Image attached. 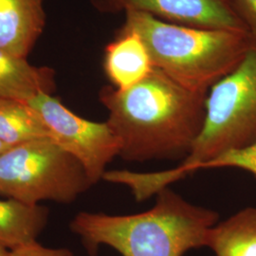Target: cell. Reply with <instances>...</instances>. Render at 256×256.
Here are the masks:
<instances>
[{"label":"cell","instance_id":"obj_11","mask_svg":"<svg viewBox=\"0 0 256 256\" xmlns=\"http://www.w3.org/2000/svg\"><path fill=\"white\" fill-rule=\"evenodd\" d=\"M48 212L38 204L0 200V244L10 250L36 242Z\"/></svg>","mask_w":256,"mask_h":256},{"label":"cell","instance_id":"obj_12","mask_svg":"<svg viewBox=\"0 0 256 256\" xmlns=\"http://www.w3.org/2000/svg\"><path fill=\"white\" fill-rule=\"evenodd\" d=\"M206 247L216 256H256V208L248 207L218 221Z\"/></svg>","mask_w":256,"mask_h":256},{"label":"cell","instance_id":"obj_14","mask_svg":"<svg viewBox=\"0 0 256 256\" xmlns=\"http://www.w3.org/2000/svg\"><path fill=\"white\" fill-rule=\"evenodd\" d=\"M214 168H236L247 171L256 176V142L218 156L200 165L196 172Z\"/></svg>","mask_w":256,"mask_h":256},{"label":"cell","instance_id":"obj_6","mask_svg":"<svg viewBox=\"0 0 256 256\" xmlns=\"http://www.w3.org/2000/svg\"><path fill=\"white\" fill-rule=\"evenodd\" d=\"M28 104L44 122L55 142L82 165L90 183L102 180L106 168L120 154L119 142L108 122L84 119L52 94H39Z\"/></svg>","mask_w":256,"mask_h":256},{"label":"cell","instance_id":"obj_15","mask_svg":"<svg viewBox=\"0 0 256 256\" xmlns=\"http://www.w3.org/2000/svg\"><path fill=\"white\" fill-rule=\"evenodd\" d=\"M238 18L246 28L252 45L256 46V0H230Z\"/></svg>","mask_w":256,"mask_h":256},{"label":"cell","instance_id":"obj_16","mask_svg":"<svg viewBox=\"0 0 256 256\" xmlns=\"http://www.w3.org/2000/svg\"><path fill=\"white\" fill-rule=\"evenodd\" d=\"M10 256H74L66 248H50L34 242L10 250Z\"/></svg>","mask_w":256,"mask_h":256},{"label":"cell","instance_id":"obj_10","mask_svg":"<svg viewBox=\"0 0 256 256\" xmlns=\"http://www.w3.org/2000/svg\"><path fill=\"white\" fill-rule=\"evenodd\" d=\"M54 72L30 64L27 58L0 50V98L28 102L39 94H52Z\"/></svg>","mask_w":256,"mask_h":256},{"label":"cell","instance_id":"obj_18","mask_svg":"<svg viewBox=\"0 0 256 256\" xmlns=\"http://www.w3.org/2000/svg\"><path fill=\"white\" fill-rule=\"evenodd\" d=\"M8 148H10V146H6V144H4L2 142H0V155H1L4 151H6Z\"/></svg>","mask_w":256,"mask_h":256},{"label":"cell","instance_id":"obj_13","mask_svg":"<svg viewBox=\"0 0 256 256\" xmlns=\"http://www.w3.org/2000/svg\"><path fill=\"white\" fill-rule=\"evenodd\" d=\"M43 138L50 132L28 102L0 98V142L12 147Z\"/></svg>","mask_w":256,"mask_h":256},{"label":"cell","instance_id":"obj_3","mask_svg":"<svg viewBox=\"0 0 256 256\" xmlns=\"http://www.w3.org/2000/svg\"><path fill=\"white\" fill-rule=\"evenodd\" d=\"M256 142V46L238 66L210 88L202 132L178 167L154 173L114 170L112 183L128 187L140 202L196 172L200 165L230 150Z\"/></svg>","mask_w":256,"mask_h":256},{"label":"cell","instance_id":"obj_9","mask_svg":"<svg viewBox=\"0 0 256 256\" xmlns=\"http://www.w3.org/2000/svg\"><path fill=\"white\" fill-rule=\"evenodd\" d=\"M104 68L111 86L124 90L144 80L155 66L142 37L133 30L120 28L106 48Z\"/></svg>","mask_w":256,"mask_h":256},{"label":"cell","instance_id":"obj_17","mask_svg":"<svg viewBox=\"0 0 256 256\" xmlns=\"http://www.w3.org/2000/svg\"><path fill=\"white\" fill-rule=\"evenodd\" d=\"M0 256H10V250L0 244Z\"/></svg>","mask_w":256,"mask_h":256},{"label":"cell","instance_id":"obj_2","mask_svg":"<svg viewBox=\"0 0 256 256\" xmlns=\"http://www.w3.org/2000/svg\"><path fill=\"white\" fill-rule=\"evenodd\" d=\"M156 196L151 209L134 214L82 212L70 228L92 256L101 245L122 256H183L207 246L210 230L218 222L216 212L192 204L168 187Z\"/></svg>","mask_w":256,"mask_h":256},{"label":"cell","instance_id":"obj_4","mask_svg":"<svg viewBox=\"0 0 256 256\" xmlns=\"http://www.w3.org/2000/svg\"><path fill=\"white\" fill-rule=\"evenodd\" d=\"M124 14L122 28L142 37L156 68L192 90L209 92L252 46L246 32L174 24L138 12Z\"/></svg>","mask_w":256,"mask_h":256},{"label":"cell","instance_id":"obj_8","mask_svg":"<svg viewBox=\"0 0 256 256\" xmlns=\"http://www.w3.org/2000/svg\"><path fill=\"white\" fill-rule=\"evenodd\" d=\"M45 0H0V50L27 58L46 24Z\"/></svg>","mask_w":256,"mask_h":256},{"label":"cell","instance_id":"obj_1","mask_svg":"<svg viewBox=\"0 0 256 256\" xmlns=\"http://www.w3.org/2000/svg\"><path fill=\"white\" fill-rule=\"evenodd\" d=\"M208 92L192 90L154 68L128 90L104 86L99 98L130 162L185 158L202 132Z\"/></svg>","mask_w":256,"mask_h":256},{"label":"cell","instance_id":"obj_7","mask_svg":"<svg viewBox=\"0 0 256 256\" xmlns=\"http://www.w3.org/2000/svg\"><path fill=\"white\" fill-rule=\"evenodd\" d=\"M108 12H138L191 27L246 32L230 0H94Z\"/></svg>","mask_w":256,"mask_h":256},{"label":"cell","instance_id":"obj_5","mask_svg":"<svg viewBox=\"0 0 256 256\" xmlns=\"http://www.w3.org/2000/svg\"><path fill=\"white\" fill-rule=\"evenodd\" d=\"M92 185L82 165L52 138L10 147L0 155V194L9 198L68 203Z\"/></svg>","mask_w":256,"mask_h":256}]
</instances>
